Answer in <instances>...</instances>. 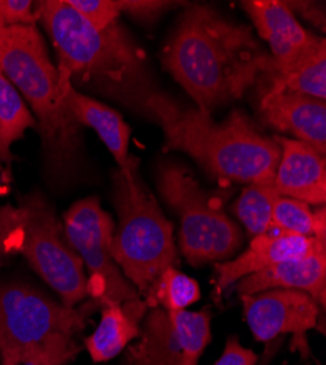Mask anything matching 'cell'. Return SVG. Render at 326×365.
<instances>
[{
  "instance_id": "cell-1",
  "label": "cell",
  "mask_w": 326,
  "mask_h": 365,
  "mask_svg": "<svg viewBox=\"0 0 326 365\" xmlns=\"http://www.w3.org/2000/svg\"><path fill=\"white\" fill-rule=\"evenodd\" d=\"M160 57L164 71L206 113L242 100L271 58L248 25L206 5L186 8Z\"/></svg>"
},
{
  "instance_id": "cell-2",
  "label": "cell",
  "mask_w": 326,
  "mask_h": 365,
  "mask_svg": "<svg viewBox=\"0 0 326 365\" xmlns=\"http://www.w3.org/2000/svg\"><path fill=\"white\" fill-rule=\"evenodd\" d=\"M37 16L56 50L63 82L142 111L143 97L154 86L143 50L121 21L97 29L66 0L37 2Z\"/></svg>"
},
{
  "instance_id": "cell-3",
  "label": "cell",
  "mask_w": 326,
  "mask_h": 365,
  "mask_svg": "<svg viewBox=\"0 0 326 365\" xmlns=\"http://www.w3.org/2000/svg\"><path fill=\"white\" fill-rule=\"evenodd\" d=\"M142 111L163 129L165 149L185 152L210 175L245 185L274 182L281 148L242 110L215 121L211 113L183 107L154 88L143 97Z\"/></svg>"
},
{
  "instance_id": "cell-4",
  "label": "cell",
  "mask_w": 326,
  "mask_h": 365,
  "mask_svg": "<svg viewBox=\"0 0 326 365\" xmlns=\"http://www.w3.org/2000/svg\"><path fill=\"white\" fill-rule=\"evenodd\" d=\"M0 69L36 118L47 180L57 186L79 180L85 167L82 126L66 106L63 83L37 25L0 31Z\"/></svg>"
},
{
  "instance_id": "cell-5",
  "label": "cell",
  "mask_w": 326,
  "mask_h": 365,
  "mask_svg": "<svg viewBox=\"0 0 326 365\" xmlns=\"http://www.w3.org/2000/svg\"><path fill=\"white\" fill-rule=\"evenodd\" d=\"M24 257L68 307L88 297L83 263L72 250L53 205L31 192L18 205L0 206V262Z\"/></svg>"
},
{
  "instance_id": "cell-6",
  "label": "cell",
  "mask_w": 326,
  "mask_h": 365,
  "mask_svg": "<svg viewBox=\"0 0 326 365\" xmlns=\"http://www.w3.org/2000/svg\"><path fill=\"white\" fill-rule=\"evenodd\" d=\"M138 161L113 174V203L118 225L111 240V255L139 295H146L160 273L179 264L173 225L139 178Z\"/></svg>"
},
{
  "instance_id": "cell-7",
  "label": "cell",
  "mask_w": 326,
  "mask_h": 365,
  "mask_svg": "<svg viewBox=\"0 0 326 365\" xmlns=\"http://www.w3.org/2000/svg\"><path fill=\"white\" fill-rule=\"evenodd\" d=\"M158 190L179 217V249L193 266L225 262L243 245V234L224 212L223 197L199 185L180 164L158 168Z\"/></svg>"
},
{
  "instance_id": "cell-8",
  "label": "cell",
  "mask_w": 326,
  "mask_h": 365,
  "mask_svg": "<svg viewBox=\"0 0 326 365\" xmlns=\"http://www.w3.org/2000/svg\"><path fill=\"white\" fill-rule=\"evenodd\" d=\"M97 307H68L24 282H0V362L22 365L54 334L76 336Z\"/></svg>"
},
{
  "instance_id": "cell-9",
  "label": "cell",
  "mask_w": 326,
  "mask_h": 365,
  "mask_svg": "<svg viewBox=\"0 0 326 365\" xmlns=\"http://www.w3.org/2000/svg\"><path fill=\"white\" fill-rule=\"evenodd\" d=\"M114 228L111 217L96 196L75 202L63 215L66 241L86 267L88 297L97 309L141 297L113 259Z\"/></svg>"
},
{
  "instance_id": "cell-10",
  "label": "cell",
  "mask_w": 326,
  "mask_h": 365,
  "mask_svg": "<svg viewBox=\"0 0 326 365\" xmlns=\"http://www.w3.org/2000/svg\"><path fill=\"white\" fill-rule=\"evenodd\" d=\"M150 310L139 341L128 349L125 365H199L213 338L210 307L200 312Z\"/></svg>"
},
{
  "instance_id": "cell-11",
  "label": "cell",
  "mask_w": 326,
  "mask_h": 365,
  "mask_svg": "<svg viewBox=\"0 0 326 365\" xmlns=\"http://www.w3.org/2000/svg\"><path fill=\"white\" fill-rule=\"evenodd\" d=\"M245 319L259 342H272L280 334H292V349L309 358L306 333L317 327L319 304L297 289H268L240 295Z\"/></svg>"
},
{
  "instance_id": "cell-12",
  "label": "cell",
  "mask_w": 326,
  "mask_h": 365,
  "mask_svg": "<svg viewBox=\"0 0 326 365\" xmlns=\"http://www.w3.org/2000/svg\"><path fill=\"white\" fill-rule=\"evenodd\" d=\"M242 8L250 16L260 38L268 43L271 48V58L266 68H288L325 41L302 26L287 2L249 0L242 2Z\"/></svg>"
},
{
  "instance_id": "cell-13",
  "label": "cell",
  "mask_w": 326,
  "mask_h": 365,
  "mask_svg": "<svg viewBox=\"0 0 326 365\" xmlns=\"http://www.w3.org/2000/svg\"><path fill=\"white\" fill-rule=\"evenodd\" d=\"M259 111L265 123L277 132L291 135L319 154H326L325 101L285 91H260Z\"/></svg>"
},
{
  "instance_id": "cell-14",
  "label": "cell",
  "mask_w": 326,
  "mask_h": 365,
  "mask_svg": "<svg viewBox=\"0 0 326 365\" xmlns=\"http://www.w3.org/2000/svg\"><path fill=\"white\" fill-rule=\"evenodd\" d=\"M326 247L323 242L313 237H303L294 234H262L252 238L246 252L237 256L234 260H225L215 263V297H220L233 284L240 279L262 272L278 263L299 259Z\"/></svg>"
},
{
  "instance_id": "cell-15",
  "label": "cell",
  "mask_w": 326,
  "mask_h": 365,
  "mask_svg": "<svg viewBox=\"0 0 326 365\" xmlns=\"http://www.w3.org/2000/svg\"><path fill=\"white\" fill-rule=\"evenodd\" d=\"M281 148L274 186L281 196L316 206L326 202L325 155L297 139L275 136Z\"/></svg>"
},
{
  "instance_id": "cell-16",
  "label": "cell",
  "mask_w": 326,
  "mask_h": 365,
  "mask_svg": "<svg viewBox=\"0 0 326 365\" xmlns=\"http://www.w3.org/2000/svg\"><path fill=\"white\" fill-rule=\"evenodd\" d=\"M268 289H297L309 294L320 309L326 304V247L291 259L237 282L239 295H253Z\"/></svg>"
},
{
  "instance_id": "cell-17",
  "label": "cell",
  "mask_w": 326,
  "mask_h": 365,
  "mask_svg": "<svg viewBox=\"0 0 326 365\" xmlns=\"http://www.w3.org/2000/svg\"><path fill=\"white\" fill-rule=\"evenodd\" d=\"M62 81V79H61ZM63 96L68 108L81 126L91 128L100 136L118 168H125L129 161L131 128L122 114L104 103L85 96L72 83L63 82Z\"/></svg>"
},
{
  "instance_id": "cell-18",
  "label": "cell",
  "mask_w": 326,
  "mask_h": 365,
  "mask_svg": "<svg viewBox=\"0 0 326 365\" xmlns=\"http://www.w3.org/2000/svg\"><path fill=\"white\" fill-rule=\"evenodd\" d=\"M146 304L138 298L101 309V320L96 331L85 339V348L94 362H106L121 354L139 336V322Z\"/></svg>"
},
{
  "instance_id": "cell-19",
  "label": "cell",
  "mask_w": 326,
  "mask_h": 365,
  "mask_svg": "<svg viewBox=\"0 0 326 365\" xmlns=\"http://www.w3.org/2000/svg\"><path fill=\"white\" fill-rule=\"evenodd\" d=\"M262 91H285L316 100H326V41L284 69L266 68L260 75ZM259 78V79H260Z\"/></svg>"
},
{
  "instance_id": "cell-20",
  "label": "cell",
  "mask_w": 326,
  "mask_h": 365,
  "mask_svg": "<svg viewBox=\"0 0 326 365\" xmlns=\"http://www.w3.org/2000/svg\"><path fill=\"white\" fill-rule=\"evenodd\" d=\"M37 123L24 98L14 83L0 69V164L11 167L14 155L12 145L24 138L28 129H36Z\"/></svg>"
},
{
  "instance_id": "cell-21",
  "label": "cell",
  "mask_w": 326,
  "mask_h": 365,
  "mask_svg": "<svg viewBox=\"0 0 326 365\" xmlns=\"http://www.w3.org/2000/svg\"><path fill=\"white\" fill-rule=\"evenodd\" d=\"M199 284L177 267L170 266L160 273V277L148 289L143 302L148 309H163L167 312L186 310L199 301Z\"/></svg>"
},
{
  "instance_id": "cell-22",
  "label": "cell",
  "mask_w": 326,
  "mask_h": 365,
  "mask_svg": "<svg viewBox=\"0 0 326 365\" xmlns=\"http://www.w3.org/2000/svg\"><path fill=\"white\" fill-rule=\"evenodd\" d=\"M280 196L274 182H252L234 202L233 212L252 237L262 235L272 228V209Z\"/></svg>"
},
{
  "instance_id": "cell-23",
  "label": "cell",
  "mask_w": 326,
  "mask_h": 365,
  "mask_svg": "<svg viewBox=\"0 0 326 365\" xmlns=\"http://www.w3.org/2000/svg\"><path fill=\"white\" fill-rule=\"evenodd\" d=\"M315 214L305 202L280 196L272 209V228L285 234L313 237Z\"/></svg>"
},
{
  "instance_id": "cell-24",
  "label": "cell",
  "mask_w": 326,
  "mask_h": 365,
  "mask_svg": "<svg viewBox=\"0 0 326 365\" xmlns=\"http://www.w3.org/2000/svg\"><path fill=\"white\" fill-rule=\"evenodd\" d=\"M81 352L73 336L54 334L43 346L34 351L22 365H66Z\"/></svg>"
},
{
  "instance_id": "cell-25",
  "label": "cell",
  "mask_w": 326,
  "mask_h": 365,
  "mask_svg": "<svg viewBox=\"0 0 326 365\" xmlns=\"http://www.w3.org/2000/svg\"><path fill=\"white\" fill-rule=\"evenodd\" d=\"M68 5L97 29H104L121 21L122 12L117 0H66Z\"/></svg>"
},
{
  "instance_id": "cell-26",
  "label": "cell",
  "mask_w": 326,
  "mask_h": 365,
  "mask_svg": "<svg viewBox=\"0 0 326 365\" xmlns=\"http://www.w3.org/2000/svg\"><path fill=\"white\" fill-rule=\"evenodd\" d=\"M117 5L122 14H128L141 24L150 25L180 4L161 2V0H117Z\"/></svg>"
},
{
  "instance_id": "cell-27",
  "label": "cell",
  "mask_w": 326,
  "mask_h": 365,
  "mask_svg": "<svg viewBox=\"0 0 326 365\" xmlns=\"http://www.w3.org/2000/svg\"><path fill=\"white\" fill-rule=\"evenodd\" d=\"M0 16L5 26L36 25L37 4L31 0H0Z\"/></svg>"
},
{
  "instance_id": "cell-28",
  "label": "cell",
  "mask_w": 326,
  "mask_h": 365,
  "mask_svg": "<svg viewBox=\"0 0 326 365\" xmlns=\"http://www.w3.org/2000/svg\"><path fill=\"white\" fill-rule=\"evenodd\" d=\"M259 356L252 351L245 348L239 338H228L223 355L214 365H256Z\"/></svg>"
},
{
  "instance_id": "cell-29",
  "label": "cell",
  "mask_w": 326,
  "mask_h": 365,
  "mask_svg": "<svg viewBox=\"0 0 326 365\" xmlns=\"http://www.w3.org/2000/svg\"><path fill=\"white\" fill-rule=\"evenodd\" d=\"M292 12L297 11L303 18L309 19L313 25L319 28H325V6L323 4L313 2H287Z\"/></svg>"
},
{
  "instance_id": "cell-30",
  "label": "cell",
  "mask_w": 326,
  "mask_h": 365,
  "mask_svg": "<svg viewBox=\"0 0 326 365\" xmlns=\"http://www.w3.org/2000/svg\"><path fill=\"white\" fill-rule=\"evenodd\" d=\"M315 214V225H313V238H316L317 241L323 242L326 245V210H325V205L319 206V209Z\"/></svg>"
},
{
  "instance_id": "cell-31",
  "label": "cell",
  "mask_w": 326,
  "mask_h": 365,
  "mask_svg": "<svg viewBox=\"0 0 326 365\" xmlns=\"http://www.w3.org/2000/svg\"><path fill=\"white\" fill-rule=\"evenodd\" d=\"M271 354H272V352H271ZM271 354H270V351H266V354H265V355H266V356H265V361H263L260 365H268V361H270V358H271V356H270Z\"/></svg>"
},
{
  "instance_id": "cell-32",
  "label": "cell",
  "mask_w": 326,
  "mask_h": 365,
  "mask_svg": "<svg viewBox=\"0 0 326 365\" xmlns=\"http://www.w3.org/2000/svg\"><path fill=\"white\" fill-rule=\"evenodd\" d=\"M4 28H6V26H5L4 21H2V16H0V31H2V29H4Z\"/></svg>"
},
{
  "instance_id": "cell-33",
  "label": "cell",
  "mask_w": 326,
  "mask_h": 365,
  "mask_svg": "<svg viewBox=\"0 0 326 365\" xmlns=\"http://www.w3.org/2000/svg\"><path fill=\"white\" fill-rule=\"evenodd\" d=\"M0 170H2V164H0Z\"/></svg>"
},
{
  "instance_id": "cell-34",
  "label": "cell",
  "mask_w": 326,
  "mask_h": 365,
  "mask_svg": "<svg viewBox=\"0 0 326 365\" xmlns=\"http://www.w3.org/2000/svg\"><path fill=\"white\" fill-rule=\"evenodd\" d=\"M317 365H320V364H319V362H317Z\"/></svg>"
}]
</instances>
